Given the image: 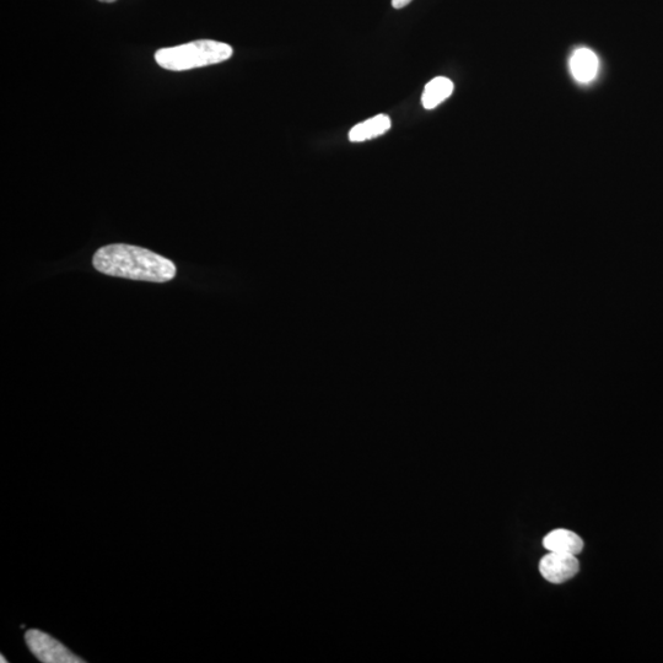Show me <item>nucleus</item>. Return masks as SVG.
Returning a JSON list of instances; mask_svg holds the SVG:
<instances>
[{
    "label": "nucleus",
    "mask_w": 663,
    "mask_h": 663,
    "mask_svg": "<svg viewBox=\"0 0 663 663\" xmlns=\"http://www.w3.org/2000/svg\"><path fill=\"white\" fill-rule=\"evenodd\" d=\"M0 659H2V660H0V661H2V663H4V662L7 663L8 662L7 659H4L3 655H2V657H0Z\"/></svg>",
    "instance_id": "obj_11"
},
{
    "label": "nucleus",
    "mask_w": 663,
    "mask_h": 663,
    "mask_svg": "<svg viewBox=\"0 0 663 663\" xmlns=\"http://www.w3.org/2000/svg\"><path fill=\"white\" fill-rule=\"evenodd\" d=\"M233 47L213 40H198L185 45L163 48L155 53V61L161 68L172 72H185L213 66L233 57Z\"/></svg>",
    "instance_id": "obj_2"
},
{
    "label": "nucleus",
    "mask_w": 663,
    "mask_h": 663,
    "mask_svg": "<svg viewBox=\"0 0 663 663\" xmlns=\"http://www.w3.org/2000/svg\"><path fill=\"white\" fill-rule=\"evenodd\" d=\"M26 644L37 659L45 663H83L84 660L75 656L66 646L53 636L31 629L25 634Z\"/></svg>",
    "instance_id": "obj_3"
},
{
    "label": "nucleus",
    "mask_w": 663,
    "mask_h": 663,
    "mask_svg": "<svg viewBox=\"0 0 663 663\" xmlns=\"http://www.w3.org/2000/svg\"><path fill=\"white\" fill-rule=\"evenodd\" d=\"M598 58L589 48H580L570 59V69L579 83H591L598 72Z\"/></svg>",
    "instance_id": "obj_6"
},
{
    "label": "nucleus",
    "mask_w": 663,
    "mask_h": 663,
    "mask_svg": "<svg viewBox=\"0 0 663 663\" xmlns=\"http://www.w3.org/2000/svg\"><path fill=\"white\" fill-rule=\"evenodd\" d=\"M392 127L391 118L387 115H379L350 129L349 140L353 143L366 142L384 136Z\"/></svg>",
    "instance_id": "obj_7"
},
{
    "label": "nucleus",
    "mask_w": 663,
    "mask_h": 663,
    "mask_svg": "<svg viewBox=\"0 0 663 663\" xmlns=\"http://www.w3.org/2000/svg\"><path fill=\"white\" fill-rule=\"evenodd\" d=\"M99 2H101V3L111 4V3H115V2H117V0H99Z\"/></svg>",
    "instance_id": "obj_10"
},
{
    "label": "nucleus",
    "mask_w": 663,
    "mask_h": 663,
    "mask_svg": "<svg viewBox=\"0 0 663 663\" xmlns=\"http://www.w3.org/2000/svg\"><path fill=\"white\" fill-rule=\"evenodd\" d=\"M580 563L576 555L549 552L539 563V571L552 584H563L579 573Z\"/></svg>",
    "instance_id": "obj_4"
},
{
    "label": "nucleus",
    "mask_w": 663,
    "mask_h": 663,
    "mask_svg": "<svg viewBox=\"0 0 663 663\" xmlns=\"http://www.w3.org/2000/svg\"><path fill=\"white\" fill-rule=\"evenodd\" d=\"M411 3L412 0H392V7L395 9H402Z\"/></svg>",
    "instance_id": "obj_9"
},
{
    "label": "nucleus",
    "mask_w": 663,
    "mask_h": 663,
    "mask_svg": "<svg viewBox=\"0 0 663 663\" xmlns=\"http://www.w3.org/2000/svg\"><path fill=\"white\" fill-rule=\"evenodd\" d=\"M93 264L106 276L166 283L176 277L175 263L143 247L113 244L97 250Z\"/></svg>",
    "instance_id": "obj_1"
},
{
    "label": "nucleus",
    "mask_w": 663,
    "mask_h": 663,
    "mask_svg": "<svg viewBox=\"0 0 663 663\" xmlns=\"http://www.w3.org/2000/svg\"><path fill=\"white\" fill-rule=\"evenodd\" d=\"M452 93H454V83H452L450 79L439 77L431 80V82L425 86L422 96L424 109L434 110L435 107H438L441 104V102L449 99Z\"/></svg>",
    "instance_id": "obj_8"
},
{
    "label": "nucleus",
    "mask_w": 663,
    "mask_h": 663,
    "mask_svg": "<svg viewBox=\"0 0 663 663\" xmlns=\"http://www.w3.org/2000/svg\"><path fill=\"white\" fill-rule=\"evenodd\" d=\"M543 546L549 552L578 555L584 549V541L569 530H554L543 539Z\"/></svg>",
    "instance_id": "obj_5"
}]
</instances>
